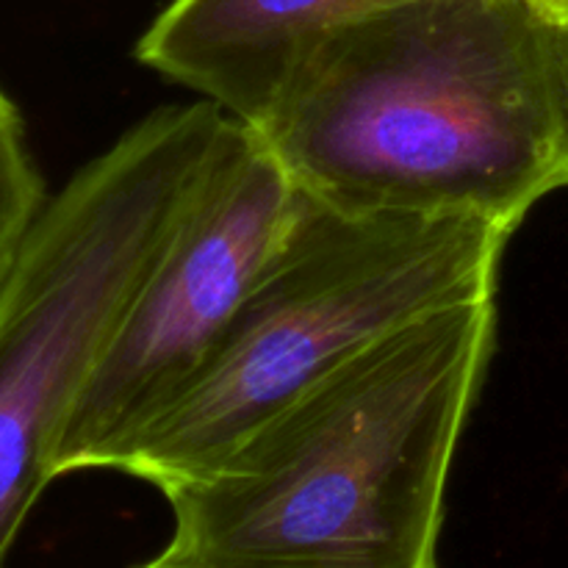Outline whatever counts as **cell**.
Instances as JSON below:
<instances>
[{
  "label": "cell",
  "mask_w": 568,
  "mask_h": 568,
  "mask_svg": "<svg viewBox=\"0 0 568 568\" xmlns=\"http://www.w3.org/2000/svg\"><path fill=\"white\" fill-rule=\"evenodd\" d=\"M253 128L338 209L516 231L568 186L560 26L530 0H405L322 37Z\"/></svg>",
  "instance_id": "cell-1"
},
{
  "label": "cell",
  "mask_w": 568,
  "mask_h": 568,
  "mask_svg": "<svg viewBox=\"0 0 568 568\" xmlns=\"http://www.w3.org/2000/svg\"><path fill=\"white\" fill-rule=\"evenodd\" d=\"M497 342L494 297L333 369L194 480L159 555L189 568H438L449 469Z\"/></svg>",
  "instance_id": "cell-2"
},
{
  "label": "cell",
  "mask_w": 568,
  "mask_h": 568,
  "mask_svg": "<svg viewBox=\"0 0 568 568\" xmlns=\"http://www.w3.org/2000/svg\"><path fill=\"white\" fill-rule=\"evenodd\" d=\"M510 236L471 216L361 214L294 186L281 236L209 364L114 469L161 491L205 475L369 344L494 297Z\"/></svg>",
  "instance_id": "cell-3"
},
{
  "label": "cell",
  "mask_w": 568,
  "mask_h": 568,
  "mask_svg": "<svg viewBox=\"0 0 568 568\" xmlns=\"http://www.w3.org/2000/svg\"><path fill=\"white\" fill-rule=\"evenodd\" d=\"M220 105H164L48 200L0 281V568L61 433L197 186Z\"/></svg>",
  "instance_id": "cell-4"
},
{
  "label": "cell",
  "mask_w": 568,
  "mask_h": 568,
  "mask_svg": "<svg viewBox=\"0 0 568 568\" xmlns=\"http://www.w3.org/2000/svg\"><path fill=\"white\" fill-rule=\"evenodd\" d=\"M292 200L294 181L258 131L227 114L197 186L61 433L55 480L114 469L189 392L281 236Z\"/></svg>",
  "instance_id": "cell-5"
},
{
  "label": "cell",
  "mask_w": 568,
  "mask_h": 568,
  "mask_svg": "<svg viewBox=\"0 0 568 568\" xmlns=\"http://www.w3.org/2000/svg\"><path fill=\"white\" fill-rule=\"evenodd\" d=\"M405 0H172L136 61L255 125L305 53L336 28Z\"/></svg>",
  "instance_id": "cell-6"
},
{
  "label": "cell",
  "mask_w": 568,
  "mask_h": 568,
  "mask_svg": "<svg viewBox=\"0 0 568 568\" xmlns=\"http://www.w3.org/2000/svg\"><path fill=\"white\" fill-rule=\"evenodd\" d=\"M44 203V181L28 148L26 122L0 87V281Z\"/></svg>",
  "instance_id": "cell-7"
},
{
  "label": "cell",
  "mask_w": 568,
  "mask_h": 568,
  "mask_svg": "<svg viewBox=\"0 0 568 568\" xmlns=\"http://www.w3.org/2000/svg\"><path fill=\"white\" fill-rule=\"evenodd\" d=\"M555 26H568V0H530Z\"/></svg>",
  "instance_id": "cell-8"
},
{
  "label": "cell",
  "mask_w": 568,
  "mask_h": 568,
  "mask_svg": "<svg viewBox=\"0 0 568 568\" xmlns=\"http://www.w3.org/2000/svg\"><path fill=\"white\" fill-rule=\"evenodd\" d=\"M560 42H564V64H566V81H568V26H560Z\"/></svg>",
  "instance_id": "cell-9"
},
{
  "label": "cell",
  "mask_w": 568,
  "mask_h": 568,
  "mask_svg": "<svg viewBox=\"0 0 568 568\" xmlns=\"http://www.w3.org/2000/svg\"><path fill=\"white\" fill-rule=\"evenodd\" d=\"M139 568H189V566L166 564V560H161V558H153V560H148V564H144V566H139Z\"/></svg>",
  "instance_id": "cell-10"
}]
</instances>
